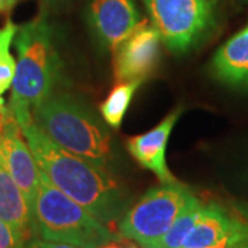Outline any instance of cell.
<instances>
[{
	"mask_svg": "<svg viewBox=\"0 0 248 248\" xmlns=\"http://www.w3.org/2000/svg\"><path fill=\"white\" fill-rule=\"evenodd\" d=\"M37 167L57 189L105 225L123 218L128 193L105 167L62 149L35 123L21 125Z\"/></svg>",
	"mask_w": 248,
	"mask_h": 248,
	"instance_id": "obj_1",
	"label": "cell"
},
{
	"mask_svg": "<svg viewBox=\"0 0 248 248\" xmlns=\"http://www.w3.org/2000/svg\"><path fill=\"white\" fill-rule=\"evenodd\" d=\"M14 47L18 61L7 107L18 124L24 125L32 122V110L55 93L62 62L53 27L43 14L18 27Z\"/></svg>",
	"mask_w": 248,
	"mask_h": 248,
	"instance_id": "obj_2",
	"label": "cell"
},
{
	"mask_svg": "<svg viewBox=\"0 0 248 248\" xmlns=\"http://www.w3.org/2000/svg\"><path fill=\"white\" fill-rule=\"evenodd\" d=\"M32 120L62 149L105 169L112 163L108 124L79 97L55 91L32 110Z\"/></svg>",
	"mask_w": 248,
	"mask_h": 248,
	"instance_id": "obj_3",
	"label": "cell"
},
{
	"mask_svg": "<svg viewBox=\"0 0 248 248\" xmlns=\"http://www.w3.org/2000/svg\"><path fill=\"white\" fill-rule=\"evenodd\" d=\"M36 236L79 248H101L115 234L83 205L62 193L42 174L33 204Z\"/></svg>",
	"mask_w": 248,
	"mask_h": 248,
	"instance_id": "obj_4",
	"label": "cell"
},
{
	"mask_svg": "<svg viewBox=\"0 0 248 248\" xmlns=\"http://www.w3.org/2000/svg\"><path fill=\"white\" fill-rule=\"evenodd\" d=\"M151 22L170 51L187 53L215 25L218 0H143Z\"/></svg>",
	"mask_w": 248,
	"mask_h": 248,
	"instance_id": "obj_5",
	"label": "cell"
},
{
	"mask_svg": "<svg viewBox=\"0 0 248 248\" xmlns=\"http://www.w3.org/2000/svg\"><path fill=\"white\" fill-rule=\"evenodd\" d=\"M192 195L179 182L152 187L125 211L119 225L120 233L145 248L169 231Z\"/></svg>",
	"mask_w": 248,
	"mask_h": 248,
	"instance_id": "obj_6",
	"label": "cell"
},
{
	"mask_svg": "<svg viewBox=\"0 0 248 248\" xmlns=\"http://www.w3.org/2000/svg\"><path fill=\"white\" fill-rule=\"evenodd\" d=\"M0 161L21 187L33 211L40 186V170L21 125L3 102L0 104Z\"/></svg>",
	"mask_w": 248,
	"mask_h": 248,
	"instance_id": "obj_7",
	"label": "cell"
},
{
	"mask_svg": "<svg viewBox=\"0 0 248 248\" xmlns=\"http://www.w3.org/2000/svg\"><path fill=\"white\" fill-rule=\"evenodd\" d=\"M161 43L159 31L152 22L142 19L138 27L112 51L116 81H145L148 79L157 66Z\"/></svg>",
	"mask_w": 248,
	"mask_h": 248,
	"instance_id": "obj_8",
	"label": "cell"
},
{
	"mask_svg": "<svg viewBox=\"0 0 248 248\" xmlns=\"http://www.w3.org/2000/svg\"><path fill=\"white\" fill-rule=\"evenodd\" d=\"M87 18L98 45L110 51L142 21L135 0H90Z\"/></svg>",
	"mask_w": 248,
	"mask_h": 248,
	"instance_id": "obj_9",
	"label": "cell"
},
{
	"mask_svg": "<svg viewBox=\"0 0 248 248\" xmlns=\"http://www.w3.org/2000/svg\"><path fill=\"white\" fill-rule=\"evenodd\" d=\"M182 113V108L172 110L159 125L152 128L151 131L127 140V149L133 155V157L142 167L152 171L159 178L161 184L178 182L177 178L170 172L166 151L170 140V134L174 125L177 124L179 116Z\"/></svg>",
	"mask_w": 248,
	"mask_h": 248,
	"instance_id": "obj_10",
	"label": "cell"
},
{
	"mask_svg": "<svg viewBox=\"0 0 248 248\" xmlns=\"http://www.w3.org/2000/svg\"><path fill=\"white\" fill-rule=\"evenodd\" d=\"M0 219L27 243L36 236L35 218L21 187L0 161Z\"/></svg>",
	"mask_w": 248,
	"mask_h": 248,
	"instance_id": "obj_11",
	"label": "cell"
},
{
	"mask_svg": "<svg viewBox=\"0 0 248 248\" xmlns=\"http://www.w3.org/2000/svg\"><path fill=\"white\" fill-rule=\"evenodd\" d=\"M215 79L236 89H248V27L219 47L211 61Z\"/></svg>",
	"mask_w": 248,
	"mask_h": 248,
	"instance_id": "obj_12",
	"label": "cell"
},
{
	"mask_svg": "<svg viewBox=\"0 0 248 248\" xmlns=\"http://www.w3.org/2000/svg\"><path fill=\"white\" fill-rule=\"evenodd\" d=\"M248 228V223L226 213L218 204H205L200 218L182 247H208Z\"/></svg>",
	"mask_w": 248,
	"mask_h": 248,
	"instance_id": "obj_13",
	"label": "cell"
},
{
	"mask_svg": "<svg viewBox=\"0 0 248 248\" xmlns=\"http://www.w3.org/2000/svg\"><path fill=\"white\" fill-rule=\"evenodd\" d=\"M203 202L195 195L190 196L184 210L177 217L170 229L160 239L148 244L145 248H182L187 234L193 229L204 210Z\"/></svg>",
	"mask_w": 248,
	"mask_h": 248,
	"instance_id": "obj_14",
	"label": "cell"
},
{
	"mask_svg": "<svg viewBox=\"0 0 248 248\" xmlns=\"http://www.w3.org/2000/svg\"><path fill=\"white\" fill-rule=\"evenodd\" d=\"M142 83L143 81L141 80L117 83V86L110 91V94L101 104L99 112L109 127L119 128L122 125L124 116L133 101L134 94Z\"/></svg>",
	"mask_w": 248,
	"mask_h": 248,
	"instance_id": "obj_15",
	"label": "cell"
},
{
	"mask_svg": "<svg viewBox=\"0 0 248 248\" xmlns=\"http://www.w3.org/2000/svg\"><path fill=\"white\" fill-rule=\"evenodd\" d=\"M17 29L18 27L11 19H7L0 28V104L3 102V94L11 87L16 75L17 62L10 53V47L14 42Z\"/></svg>",
	"mask_w": 248,
	"mask_h": 248,
	"instance_id": "obj_16",
	"label": "cell"
},
{
	"mask_svg": "<svg viewBox=\"0 0 248 248\" xmlns=\"http://www.w3.org/2000/svg\"><path fill=\"white\" fill-rule=\"evenodd\" d=\"M0 248H25V243L1 219H0Z\"/></svg>",
	"mask_w": 248,
	"mask_h": 248,
	"instance_id": "obj_17",
	"label": "cell"
},
{
	"mask_svg": "<svg viewBox=\"0 0 248 248\" xmlns=\"http://www.w3.org/2000/svg\"><path fill=\"white\" fill-rule=\"evenodd\" d=\"M248 244V228L243 229V231L233 233L229 237L221 240L219 243L214 244V246H208V247H182V248H236L240 246Z\"/></svg>",
	"mask_w": 248,
	"mask_h": 248,
	"instance_id": "obj_18",
	"label": "cell"
},
{
	"mask_svg": "<svg viewBox=\"0 0 248 248\" xmlns=\"http://www.w3.org/2000/svg\"><path fill=\"white\" fill-rule=\"evenodd\" d=\"M25 248H79L66 243H58V241H50V240L33 237L25 243Z\"/></svg>",
	"mask_w": 248,
	"mask_h": 248,
	"instance_id": "obj_19",
	"label": "cell"
},
{
	"mask_svg": "<svg viewBox=\"0 0 248 248\" xmlns=\"http://www.w3.org/2000/svg\"><path fill=\"white\" fill-rule=\"evenodd\" d=\"M19 0H0V13H7L17 4Z\"/></svg>",
	"mask_w": 248,
	"mask_h": 248,
	"instance_id": "obj_20",
	"label": "cell"
},
{
	"mask_svg": "<svg viewBox=\"0 0 248 248\" xmlns=\"http://www.w3.org/2000/svg\"><path fill=\"white\" fill-rule=\"evenodd\" d=\"M101 248H124V247L123 246H120V244H116V243H113V241H110V243H108V244H105V246H102Z\"/></svg>",
	"mask_w": 248,
	"mask_h": 248,
	"instance_id": "obj_21",
	"label": "cell"
},
{
	"mask_svg": "<svg viewBox=\"0 0 248 248\" xmlns=\"http://www.w3.org/2000/svg\"><path fill=\"white\" fill-rule=\"evenodd\" d=\"M47 3H50V4H57V3H63V1H66V0H46Z\"/></svg>",
	"mask_w": 248,
	"mask_h": 248,
	"instance_id": "obj_22",
	"label": "cell"
},
{
	"mask_svg": "<svg viewBox=\"0 0 248 248\" xmlns=\"http://www.w3.org/2000/svg\"><path fill=\"white\" fill-rule=\"evenodd\" d=\"M236 248H248V244H244V246H240V247H236Z\"/></svg>",
	"mask_w": 248,
	"mask_h": 248,
	"instance_id": "obj_23",
	"label": "cell"
},
{
	"mask_svg": "<svg viewBox=\"0 0 248 248\" xmlns=\"http://www.w3.org/2000/svg\"><path fill=\"white\" fill-rule=\"evenodd\" d=\"M131 248H137V247H131Z\"/></svg>",
	"mask_w": 248,
	"mask_h": 248,
	"instance_id": "obj_24",
	"label": "cell"
},
{
	"mask_svg": "<svg viewBox=\"0 0 248 248\" xmlns=\"http://www.w3.org/2000/svg\"><path fill=\"white\" fill-rule=\"evenodd\" d=\"M247 27H248V25H247Z\"/></svg>",
	"mask_w": 248,
	"mask_h": 248,
	"instance_id": "obj_25",
	"label": "cell"
}]
</instances>
